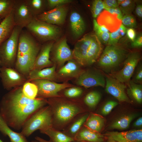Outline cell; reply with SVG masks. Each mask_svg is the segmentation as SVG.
I'll list each match as a JSON object with an SVG mask.
<instances>
[{"label":"cell","instance_id":"cell-1","mask_svg":"<svg viewBox=\"0 0 142 142\" xmlns=\"http://www.w3.org/2000/svg\"><path fill=\"white\" fill-rule=\"evenodd\" d=\"M47 100L51 110L52 126L60 131H62L76 116L84 112V109L78 102L62 97Z\"/></svg>","mask_w":142,"mask_h":142},{"label":"cell","instance_id":"cell-2","mask_svg":"<svg viewBox=\"0 0 142 142\" xmlns=\"http://www.w3.org/2000/svg\"><path fill=\"white\" fill-rule=\"evenodd\" d=\"M41 46L26 29H22L19 38L14 68L27 77L31 70Z\"/></svg>","mask_w":142,"mask_h":142},{"label":"cell","instance_id":"cell-3","mask_svg":"<svg viewBox=\"0 0 142 142\" xmlns=\"http://www.w3.org/2000/svg\"><path fill=\"white\" fill-rule=\"evenodd\" d=\"M47 104V99L39 98L35 103L1 114L10 127L18 130L22 129L26 121L34 112Z\"/></svg>","mask_w":142,"mask_h":142},{"label":"cell","instance_id":"cell-4","mask_svg":"<svg viewBox=\"0 0 142 142\" xmlns=\"http://www.w3.org/2000/svg\"><path fill=\"white\" fill-rule=\"evenodd\" d=\"M52 126L51 110L49 105L44 106L34 112L25 122L21 132L28 137L34 131ZM53 127V126H52Z\"/></svg>","mask_w":142,"mask_h":142},{"label":"cell","instance_id":"cell-5","mask_svg":"<svg viewBox=\"0 0 142 142\" xmlns=\"http://www.w3.org/2000/svg\"><path fill=\"white\" fill-rule=\"evenodd\" d=\"M23 29L15 26L11 36L0 44L1 67L14 68L20 34Z\"/></svg>","mask_w":142,"mask_h":142},{"label":"cell","instance_id":"cell-6","mask_svg":"<svg viewBox=\"0 0 142 142\" xmlns=\"http://www.w3.org/2000/svg\"><path fill=\"white\" fill-rule=\"evenodd\" d=\"M127 51L122 45L117 44L108 45L103 51L98 62L99 66L106 71L118 67L127 57Z\"/></svg>","mask_w":142,"mask_h":142},{"label":"cell","instance_id":"cell-7","mask_svg":"<svg viewBox=\"0 0 142 142\" xmlns=\"http://www.w3.org/2000/svg\"><path fill=\"white\" fill-rule=\"evenodd\" d=\"M25 28L37 40L41 42L53 41L58 37L60 33V29L55 25L34 18Z\"/></svg>","mask_w":142,"mask_h":142},{"label":"cell","instance_id":"cell-8","mask_svg":"<svg viewBox=\"0 0 142 142\" xmlns=\"http://www.w3.org/2000/svg\"><path fill=\"white\" fill-rule=\"evenodd\" d=\"M22 86L12 89L3 96L0 103L1 114L35 103L38 100L39 98L31 99L26 97L22 92Z\"/></svg>","mask_w":142,"mask_h":142},{"label":"cell","instance_id":"cell-9","mask_svg":"<svg viewBox=\"0 0 142 142\" xmlns=\"http://www.w3.org/2000/svg\"><path fill=\"white\" fill-rule=\"evenodd\" d=\"M37 86L38 93L37 98L47 99L62 97L59 92L62 90L73 86L67 83L59 84L46 79H36L30 81Z\"/></svg>","mask_w":142,"mask_h":142},{"label":"cell","instance_id":"cell-10","mask_svg":"<svg viewBox=\"0 0 142 142\" xmlns=\"http://www.w3.org/2000/svg\"><path fill=\"white\" fill-rule=\"evenodd\" d=\"M72 51L64 38L56 44L54 43L50 53V59L53 64L59 68L64 65L68 61L73 59Z\"/></svg>","mask_w":142,"mask_h":142},{"label":"cell","instance_id":"cell-11","mask_svg":"<svg viewBox=\"0 0 142 142\" xmlns=\"http://www.w3.org/2000/svg\"><path fill=\"white\" fill-rule=\"evenodd\" d=\"M0 78L4 89L9 91L23 85L28 81L26 77L14 68L1 67Z\"/></svg>","mask_w":142,"mask_h":142},{"label":"cell","instance_id":"cell-12","mask_svg":"<svg viewBox=\"0 0 142 142\" xmlns=\"http://www.w3.org/2000/svg\"><path fill=\"white\" fill-rule=\"evenodd\" d=\"M12 12L15 26L23 29L25 28L34 18L26 0H14Z\"/></svg>","mask_w":142,"mask_h":142},{"label":"cell","instance_id":"cell-13","mask_svg":"<svg viewBox=\"0 0 142 142\" xmlns=\"http://www.w3.org/2000/svg\"><path fill=\"white\" fill-rule=\"evenodd\" d=\"M141 59V56L139 52L129 54L124 61L123 68L115 73L114 78L122 83H128L130 80Z\"/></svg>","mask_w":142,"mask_h":142},{"label":"cell","instance_id":"cell-14","mask_svg":"<svg viewBox=\"0 0 142 142\" xmlns=\"http://www.w3.org/2000/svg\"><path fill=\"white\" fill-rule=\"evenodd\" d=\"M75 83L85 88L98 86L104 87L106 81L104 77L100 72L89 69L83 71L76 78Z\"/></svg>","mask_w":142,"mask_h":142},{"label":"cell","instance_id":"cell-15","mask_svg":"<svg viewBox=\"0 0 142 142\" xmlns=\"http://www.w3.org/2000/svg\"><path fill=\"white\" fill-rule=\"evenodd\" d=\"M67 8L63 6L46 11L34 18L37 19L53 25H61L64 22Z\"/></svg>","mask_w":142,"mask_h":142},{"label":"cell","instance_id":"cell-16","mask_svg":"<svg viewBox=\"0 0 142 142\" xmlns=\"http://www.w3.org/2000/svg\"><path fill=\"white\" fill-rule=\"evenodd\" d=\"M105 90L119 102H130V100L125 92L126 86L114 78H105Z\"/></svg>","mask_w":142,"mask_h":142},{"label":"cell","instance_id":"cell-17","mask_svg":"<svg viewBox=\"0 0 142 142\" xmlns=\"http://www.w3.org/2000/svg\"><path fill=\"white\" fill-rule=\"evenodd\" d=\"M54 43L53 41H49L41 46L31 70H40L53 65L50 59V53Z\"/></svg>","mask_w":142,"mask_h":142},{"label":"cell","instance_id":"cell-18","mask_svg":"<svg viewBox=\"0 0 142 142\" xmlns=\"http://www.w3.org/2000/svg\"><path fill=\"white\" fill-rule=\"evenodd\" d=\"M92 34L84 35L76 43L72 51L73 58L81 65H84L87 52L92 42Z\"/></svg>","mask_w":142,"mask_h":142},{"label":"cell","instance_id":"cell-19","mask_svg":"<svg viewBox=\"0 0 142 142\" xmlns=\"http://www.w3.org/2000/svg\"><path fill=\"white\" fill-rule=\"evenodd\" d=\"M105 135L111 138L116 142H141L142 141L141 129L121 132L107 131Z\"/></svg>","mask_w":142,"mask_h":142},{"label":"cell","instance_id":"cell-20","mask_svg":"<svg viewBox=\"0 0 142 142\" xmlns=\"http://www.w3.org/2000/svg\"><path fill=\"white\" fill-rule=\"evenodd\" d=\"M117 16L105 10L98 17L97 21L99 25L104 26L113 32L118 30L122 24L121 21L117 18Z\"/></svg>","mask_w":142,"mask_h":142},{"label":"cell","instance_id":"cell-21","mask_svg":"<svg viewBox=\"0 0 142 142\" xmlns=\"http://www.w3.org/2000/svg\"><path fill=\"white\" fill-rule=\"evenodd\" d=\"M80 66L73 59L68 61L57 73V78H77L83 71Z\"/></svg>","mask_w":142,"mask_h":142},{"label":"cell","instance_id":"cell-22","mask_svg":"<svg viewBox=\"0 0 142 142\" xmlns=\"http://www.w3.org/2000/svg\"><path fill=\"white\" fill-rule=\"evenodd\" d=\"M103 48L102 44L96 36L93 34L92 42L87 52L84 65H90L95 62L100 55Z\"/></svg>","mask_w":142,"mask_h":142},{"label":"cell","instance_id":"cell-23","mask_svg":"<svg viewBox=\"0 0 142 142\" xmlns=\"http://www.w3.org/2000/svg\"><path fill=\"white\" fill-rule=\"evenodd\" d=\"M56 65L39 70H31L27 77L28 81L36 79H46L52 81L57 78Z\"/></svg>","mask_w":142,"mask_h":142},{"label":"cell","instance_id":"cell-24","mask_svg":"<svg viewBox=\"0 0 142 142\" xmlns=\"http://www.w3.org/2000/svg\"><path fill=\"white\" fill-rule=\"evenodd\" d=\"M89 114L83 113L78 115L62 131L67 136L74 139L77 133L83 125Z\"/></svg>","mask_w":142,"mask_h":142},{"label":"cell","instance_id":"cell-25","mask_svg":"<svg viewBox=\"0 0 142 142\" xmlns=\"http://www.w3.org/2000/svg\"><path fill=\"white\" fill-rule=\"evenodd\" d=\"M74 139V140L83 142H105V137L103 135L83 125L77 133Z\"/></svg>","mask_w":142,"mask_h":142},{"label":"cell","instance_id":"cell-26","mask_svg":"<svg viewBox=\"0 0 142 142\" xmlns=\"http://www.w3.org/2000/svg\"><path fill=\"white\" fill-rule=\"evenodd\" d=\"M0 131L3 135L8 137L10 142H29L21 132L17 133L12 130L0 113Z\"/></svg>","mask_w":142,"mask_h":142},{"label":"cell","instance_id":"cell-27","mask_svg":"<svg viewBox=\"0 0 142 142\" xmlns=\"http://www.w3.org/2000/svg\"><path fill=\"white\" fill-rule=\"evenodd\" d=\"M15 26L12 11L0 23V44L11 36Z\"/></svg>","mask_w":142,"mask_h":142},{"label":"cell","instance_id":"cell-28","mask_svg":"<svg viewBox=\"0 0 142 142\" xmlns=\"http://www.w3.org/2000/svg\"><path fill=\"white\" fill-rule=\"evenodd\" d=\"M70 21L72 31L75 36L79 37L83 33L85 29V24L79 13L73 12L70 16Z\"/></svg>","mask_w":142,"mask_h":142},{"label":"cell","instance_id":"cell-29","mask_svg":"<svg viewBox=\"0 0 142 142\" xmlns=\"http://www.w3.org/2000/svg\"><path fill=\"white\" fill-rule=\"evenodd\" d=\"M104 120L100 115L91 113L83 126L95 132L99 133L104 126Z\"/></svg>","mask_w":142,"mask_h":142},{"label":"cell","instance_id":"cell-30","mask_svg":"<svg viewBox=\"0 0 142 142\" xmlns=\"http://www.w3.org/2000/svg\"><path fill=\"white\" fill-rule=\"evenodd\" d=\"M41 133L47 135L52 142H70L74 140L62 132L52 126L40 130Z\"/></svg>","mask_w":142,"mask_h":142},{"label":"cell","instance_id":"cell-31","mask_svg":"<svg viewBox=\"0 0 142 142\" xmlns=\"http://www.w3.org/2000/svg\"><path fill=\"white\" fill-rule=\"evenodd\" d=\"M128 94L137 103L141 104L142 102V85L130 80L128 83Z\"/></svg>","mask_w":142,"mask_h":142},{"label":"cell","instance_id":"cell-32","mask_svg":"<svg viewBox=\"0 0 142 142\" xmlns=\"http://www.w3.org/2000/svg\"><path fill=\"white\" fill-rule=\"evenodd\" d=\"M135 116L136 115L133 114L121 116L113 122L110 125L109 128L121 130L126 129Z\"/></svg>","mask_w":142,"mask_h":142},{"label":"cell","instance_id":"cell-33","mask_svg":"<svg viewBox=\"0 0 142 142\" xmlns=\"http://www.w3.org/2000/svg\"><path fill=\"white\" fill-rule=\"evenodd\" d=\"M28 7L34 17L45 12L44 7L47 6V1L43 0H26Z\"/></svg>","mask_w":142,"mask_h":142},{"label":"cell","instance_id":"cell-34","mask_svg":"<svg viewBox=\"0 0 142 142\" xmlns=\"http://www.w3.org/2000/svg\"><path fill=\"white\" fill-rule=\"evenodd\" d=\"M22 91L24 95L27 98L34 99L37 98L38 93V88L34 83L27 81L22 86Z\"/></svg>","mask_w":142,"mask_h":142},{"label":"cell","instance_id":"cell-35","mask_svg":"<svg viewBox=\"0 0 142 142\" xmlns=\"http://www.w3.org/2000/svg\"><path fill=\"white\" fill-rule=\"evenodd\" d=\"M123 15L131 14L135 7V1L132 0H117Z\"/></svg>","mask_w":142,"mask_h":142},{"label":"cell","instance_id":"cell-36","mask_svg":"<svg viewBox=\"0 0 142 142\" xmlns=\"http://www.w3.org/2000/svg\"><path fill=\"white\" fill-rule=\"evenodd\" d=\"M100 93L96 91H93L88 93L85 97L84 101L85 104L90 108H94L101 99Z\"/></svg>","mask_w":142,"mask_h":142},{"label":"cell","instance_id":"cell-37","mask_svg":"<svg viewBox=\"0 0 142 142\" xmlns=\"http://www.w3.org/2000/svg\"><path fill=\"white\" fill-rule=\"evenodd\" d=\"M127 29L126 27L121 24L118 30L110 33V38L108 45H114L117 44L119 39L126 33Z\"/></svg>","mask_w":142,"mask_h":142},{"label":"cell","instance_id":"cell-38","mask_svg":"<svg viewBox=\"0 0 142 142\" xmlns=\"http://www.w3.org/2000/svg\"><path fill=\"white\" fill-rule=\"evenodd\" d=\"M14 0H0V18L3 19L12 11Z\"/></svg>","mask_w":142,"mask_h":142},{"label":"cell","instance_id":"cell-39","mask_svg":"<svg viewBox=\"0 0 142 142\" xmlns=\"http://www.w3.org/2000/svg\"><path fill=\"white\" fill-rule=\"evenodd\" d=\"M83 90L78 87H71L65 89L63 93V97L66 98L73 99L80 97L82 94Z\"/></svg>","mask_w":142,"mask_h":142},{"label":"cell","instance_id":"cell-40","mask_svg":"<svg viewBox=\"0 0 142 142\" xmlns=\"http://www.w3.org/2000/svg\"><path fill=\"white\" fill-rule=\"evenodd\" d=\"M104 9L103 1L101 0H95L92 3L91 11L93 17L95 19L97 18Z\"/></svg>","mask_w":142,"mask_h":142},{"label":"cell","instance_id":"cell-41","mask_svg":"<svg viewBox=\"0 0 142 142\" xmlns=\"http://www.w3.org/2000/svg\"><path fill=\"white\" fill-rule=\"evenodd\" d=\"M121 21L122 24L126 27L134 28L137 27L136 19L131 14L123 15Z\"/></svg>","mask_w":142,"mask_h":142},{"label":"cell","instance_id":"cell-42","mask_svg":"<svg viewBox=\"0 0 142 142\" xmlns=\"http://www.w3.org/2000/svg\"><path fill=\"white\" fill-rule=\"evenodd\" d=\"M72 1L70 0H48L47 1V6L50 9V10L55 7L69 3Z\"/></svg>","mask_w":142,"mask_h":142},{"label":"cell","instance_id":"cell-43","mask_svg":"<svg viewBox=\"0 0 142 142\" xmlns=\"http://www.w3.org/2000/svg\"><path fill=\"white\" fill-rule=\"evenodd\" d=\"M118 104L116 102L110 101L104 105L101 110L102 114L104 115H106L109 114L112 109Z\"/></svg>","mask_w":142,"mask_h":142},{"label":"cell","instance_id":"cell-44","mask_svg":"<svg viewBox=\"0 0 142 142\" xmlns=\"http://www.w3.org/2000/svg\"><path fill=\"white\" fill-rule=\"evenodd\" d=\"M95 34L102 44H108L110 38L109 32H102Z\"/></svg>","mask_w":142,"mask_h":142},{"label":"cell","instance_id":"cell-45","mask_svg":"<svg viewBox=\"0 0 142 142\" xmlns=\"http://www.w3.org/2000/svg\"><path fill=\"white\" fill-rule=\"evenodd\" d=\"M133 81L135 83L141 84L142 82V66L141 64L139 65Z\"/></svg>","mask_w":142,"mask_h":142},{"label":"cell","instance_id":"cell-46","mask_svg":"<svg viewBox=\"0 0 142 142\" xmlns=\"http://www.w3.org/2000/svg\"><path fill=\"white\" fill-rule=\"evenodd\" d=\"M93 23L95 34L102 32H109V31L104 26L99 25L95 19H93Z\"/></svg>","mask_w":142,"mask_h":142},{"label":"cell","instance_id":"cell-47","mask_svg":"<svg viewBox=\"0 0 142 142\" xmlns=\"http://www.w3.org/2000/svg\"><path fill=\"white\" fill-rule=\"evenodd\" d=\"M104 9L115 8H119V6L116 0H104L103 1Z\"/></svg>","mask_w":142,"mask_h":142},{"label":"cell","instance_id":"cell-48","mask_svg":"<svg viewBox=\"0 0 142 142\" xmlns=\"http://www.w3.org/2000/svg\"><path fill=\"white\" fill-rule=\"evenodd\" d=\"M132 47L134 48H141L142 46V34L140 33L136 37L131 44Z\"/></svg>","mask_w":142,"mask_h":142},{"label":"cell","instance_id":"cell-49","mask_svg":"<svg viewBox=\"0 0 142 142\" xmlns=\"http://www.w3.org/2000/svg\"><path fill=\"white\" fill-rule=\"evenodd\" d=\"M104 9L112 14H117L118 15L117 18L120 20H121L123 15L119 8H106Z\"/></svg>","mask_w":142,"mask_h":142},{"label":"cell","instance_id":"cell-50","mask_svg":"<svg viewBox=\"0 0 142 142\" xmlns=\"http://www.w3.org/2000/svg\"><path fill=\"white\" fill-rule=\"evenodd\" d=\"M126 33L128 39L132 42L134 40L136 37V34L134 28H129L127 29Z\"/></svg>","mask_w":142,"mask_h":142},{"label":"cell","instance_id":"cell-51","mask_svg":"<svg viewBox=\"0 0 142 142\" xmlns=\"http://www.w3.org/2000/svg\"><path fill=\"white\" fill-rule=\"evenodd\" d=\"M135 13L137 17L140 19L142 18V6L141 4H138L135 7Z\"/></svg>","mask_w":142,"mask_h":142},{"label":"cell","instance_id":"cell-52","mask_svg":"<svg viewBox=\"0 0 142 142\" xmlns=\"http://www.w3.org/2000/svg\"><path fill=\"white\" fill-rule=\"evenodd\" d=\"M142 125V118L141 117L139 118L134 123V126L136 127H139Z\"/></svg>","mask_w":142,"mask_h":142},{"label":"cell","instance_id":"cell-53","mask_svg":"<svg viewBox=\"0 0 142 142\" xmlns=\"http://www.w3.org/2000/svg\"><path fill=\"white\" fill-rule=\"evenodd\" d=\"M35 139L36 140L40 142H52L50 139L49 140L47 141L38 136L36 137L35 138Z\"/></svg>","mask_w":142,"mask_h":142},{"label":"cell","instance_id":"cell-54","mask_svg":"<svg viewBox=\"0 0 142 142\" xmlns=\"http://www.w3.org/2000/svg\"><path fill=\"white\" fill-rule=\"evenodd\" d=\"M109 142H116L113 139L109 136H106Z\"/></svg>","mask_w":142,"mask_h":142},{"label":"cell","instance_id":"cell-55","mask_svg":"<svg viewBox=\"0 0 142 142\" xmlns=\"http://www.w3.org/2000/svg\"><path fill=\"white\" fill-rule=\"evenodd\" d=\"M70 142H82L81 141H77V140H74Z\"/></svg>","mask_w":142,"mask_h":142},{"label":"cell","instance_id":"cell-56","mask_svg":"<svg viewBox=\"0 0 142 142\" xmlns=\"http://www.w3.org/2000/svg\"><path fill=\"white\" fill-rule=\"evenodd\" d=\"M31 142H40L37 140H33Z\"/></svg>","mask_w":142,"mask_h":142},{"label":"cell","instance_id":"cell-57","mask_svg":"<svg viewBox=\"0 0 142 142\" xmlns=\"http://www.w3.org/2000/svg\"><path fill=\"white\" fill-rule=\"evenodd\" d=\"M3 19L0 18V23L2 22Z\"/></svg>","mask_w":142,"mask_h":142},{"label":"cell","instance_id":"cell-58","mask_svg":"<svg viewBox=\"0 0 142 142\" xmlns=\"http://www.w3.org/2000/svg\"><path fill=\"white\" fill-rule=\"evenodd\" d=\"M1 60H0V69L1 68Z\"/></svg>","mask_w":142,"mask_h":142},{"label":"cell","instance_id":"cell-59","mask_svg":"<svg viewBox=\"0 0 142 142\" xmlns=\"http://www.w3.org/2000/svg\"><path fill=\"white\" fill-rule=\"evenodd\" d=\"M0 142H5L3 141L2 140H1V139H0Z\"/></svg>","mask_w":142,"mask_h":142},{"label":"cell","instance_id":"cell-60","mask_svg":"<svg viewBox=\"0 0 142 142\" xmlns=\"http://www.w3.org/2000/svg\"><path fill=\"white\" fill-rule=\"evenodd\" d=\"M108 142V141H107V142Z\"/></svg>","mask_w":142,"mask_h":142}]
</instances>
